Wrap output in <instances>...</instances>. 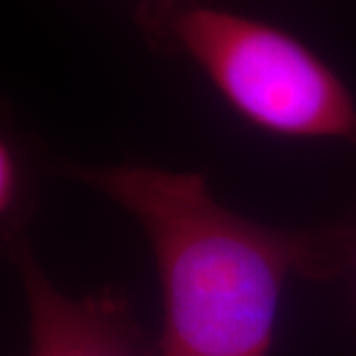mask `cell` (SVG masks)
<instances>
[{"instance_id": "1", "label": "cell", "mask_w": 356, "mask_h": 356, "mask_svg": "<svg viewBox=\"0 0 356 356\" xmlns=\"http://www.w3.org/2000/svg\"><path fill=\"white\" fill-rule=\"evenodd\" d=\"M145 229L161 291V356H269L291 275L327 281L356 261V229H280L238 216L196 172L67 166Z\"/></svg>"}, {"instance_id": "2", "label": "cell", "mask_w": 356, "mask_h": 356, "mask_svg": "<svg viewBox=\"0 0 356 356\" xmlns=\"http://www.w3.org/2000/svg\"><path fill=\"white\" fill-rule=\"evenodd\" d=\"M143 30L186 56L228 107L257 131L356 147V99L305 42L254 16L188 0H147Z\"/></svg>"}, {"instance_id": "3", "label": "cell", "mask_w": 356, "mask_h": 356, "mask_svg": "<svg viewBox=\"0 0 356 356\" xmlns=\"http://www.w3.org/2000/svg\"><path fill=\"white\" fill-rule=\"evenodd\" d=\"M2 252L24 287L30 356H161L121 295L67 297L44 273L24 234L2 240Z\"/></svg>"}, {"instance_id": "4", "label": "cell", "mask_w": 356, "mask_h": 356, "mask_svg": "<svg viewBox=\"0 0 356 356\" xmlns=\"http://www.w3.org/2000/svg\"><path fill=\"white\" fill-rule=\"evenodd\" d=\"M32 198V163L13 131L0 121V240L22 234Z\"/></svg>"}]
</instances>
